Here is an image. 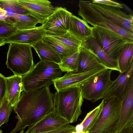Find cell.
I'll return each mask as SVG.
<instances>
[{
    "mask_svg": "<svg viewBox=\"0 0 133 133\" xmlns=\"http://www.w3.org/2000/svg\"><path fill=\"white\" fill-rule=\"evenodd\" d=\"M53 96L49 86L28 92L23 91L14 107L18 121L10 133L24 130L27 126L33 125L53 111Z\"/></svg>",
    "mask_w": 133,
    "mask_h": 133,
    "instance_id": "1",
    "label": "cell"
},
{
    "mask_svg": "<svg viewBox=\"0 0 133 133\" xmlns=\"http://www.w3.org/2000/svg\"><path fill=\"white\" fill-rule=\"evenodd\" d=\"M62 74L58 64L41 60L29 72L22 76L23 90L28 92L49 87Z\"/></svg>",
    "mask_w": 133,
    "mask_h": 133,
    "instance_id": "2",
    "label": "cell"
},
{
    "mask_svg": "<svg viewBox=\"0 0 133 133\" xmlns=\"http://www.w3.org/2000/svg\"><path fill=\"white\" fill-rule=\"evenodd\" d=\"M83 101L79 87L57 91L54 94V110L69 124L74 123L82 113Z\"/></svg>",
    "mask_w": 133,
    "mask_h": 133,
    "instance_id": "3",
    "label": "cell"
},
{
    "mask_svg": "<svg viewBox=\"0 0 133 133\" xmlns=\"http://www.w3.org/2000/svg\"><path fill=\"white\" fill-rule=\"evenodd\" d=\"M31 47L27 44H10L6 64L14 75L22 76L29 72L34 66Z\"/></svg>",
    "mask_w": 133,
    "mask_h": 133,
    "instance_id": "4",
    "label": "cell"
},
{
    "mask_svg": "<svg viewBox=\"0 0 133 133\" xmlns=\"http://www.w3.org/2000/svg\"><path fill=\"white\" fill-rule=\"evenodd\" d=\"M78 15L88 24L113 31L127 41L133 42V34L114 21L103 17L90 5L88 1H79Z\"/></svg>",
    "mask_w": 133,
    "mask_h": 133,
    "instance_id": "5",
    "label": "cell"
},
{
    "mask_svg": "<svg viewBox=\"0 0 133 133\" xmlns=\"http://www.w3.org/2000/svg\"><path fill=\"white\" fill-rule=\"evenodd\" d=\"M103 100V108L100 116L89 133H116L121 101L114 97Z\"/></svg>",
    "mask_w": 133,
    "mask_h": 133,
    "instance_id": "6",
    "label": "cell"
},
{
    "mask_svg": "<svg viewBox=\"0 0 133 133\" xmlns=\"http://www.w3.org/2000/svg\"><path fill=\"white\" fill-rule=\"evenodd\" d=\"M93 28L92 36L99 46L107 55L117 60L127 41L113 31L96 26Z\"/></svg>",
    "mask_w": 133,
    "mask_h": 133,
    "instance_id": "7",
    "label": "cell"
},
{
    "mask_svg": "<svg viewBox=\"0 0 133 133\" xmlns=\"http://www.w3.org/2000/svg\"><path fill=\"white\" fill-rule=\"evenodd\" d=\"M112 70L106 69L79 87L84 99L94 103L102 99L111 84Z\"/></svg>",
    "mask_w": 133,
    "mask_h": 133,
    "instance_id": "8",
    "label": "cell"
},
{
    "mask_svg": "<svg viewBox=\"0 0 133 133\" xmlns=\"http://www.w3.org/2000/svg\"><path fill=\"white\" fill-rule=\"evenodd\" d=\"M72 13L66 8L56 7L53 13L42 25L46 36L63 35L69 31Z\"/></svg>",
    "mask_w": 133,
    "mask_h": 133,
    "instance_id": "9",
    "label": "cell"
},
{
    "mask_svg": "<svg viewBox=\"0 0 133 133\" xmlns=\"http://www.w3.org/2000/svg\"><path fill=\"white\" fill-rule=\"evenodd\" d=\"M106 69H107L104 66H102L86 72H67L63 76L54 80L53 84L57 91L69 88L79 87Z\"/></svg>",
    "mask_w": 133,
    "mask_h": 133,
    "instance_id": "10",
    "label": "cell"
},
{
    "mask_svg": "<svg viewBox=\"0 0 133 133\" xmlns=\"http://www.w3.org/2000/svg\"><path fill=\"white\" fill-rule=\"evenodd\" d=\"M90 5L104 17L118 24L133 34V18L122 11L119 8L92 3L88 1Z\"/></svg>",
    "mask_w": 133,
    "mask_h": 133,
    "instance_id": "11",
    "label": "cell"
},
{
    "mask_svg": "<svg viewBox=\"0 0 133 133\" xmlns=\"http://www.w3.org/2000/svg\"><path fill=\"white\" fill-rule=\"evenodd\" d=\"M133 80V63L124 72L120 73L118 77L112 83L103 98L104 100L112 97L121 101L131 81Z\"/></svg>",
    "mask_w": 133,
    "mask_h": 133,
    "instance_id": "12",
    "label": "cell"
},
{
    "mask_svg": "<svg viewBox=\"0 0 133 133\" xmlns=\"http://www.w3.org/2000/svg\"><path fill=\"white\" fill-rule=\"evenodd\" d=\"M46 34L42 26L17 31L5 38L6 43H16L29 45L31 47L42 40Z\"/></svg>",
    "mask_w": 133,
    "mask_h": 133,
    "instance_id": "13",
    "label": "cell"
},
{
    "mask_svg": "<svg viewBox=\"0 0 133 133\" xmlns=\"http://www.w3.org/2000/svg\"><path fill=\"white\" fill-rule=\"evenodd\" d=\"M69 124L54 110L33 125L29 127L27 133H41L56 129Z\"/></svg>",
    "mask_w": 133,
    "mask_h": 133,
    "instance_id": "14",
    "label": "cell"
},
{
    "mask_svg": "<svg viewBox=\"0 0 133 133\" xmlns=\"http://www.w3.org/2000/svg\"><path fill=\"white\" fill-rule=\"evenodd\" d=\"M30 11L42 25L55 9L51 2L47 0H18Z\"/></svg>",
    "mask_w": 133,
    "mask_h": 133,
    "instance_id": "15",
    "label": "cell"
},
{
    "mask_svg": "<svg viewBox=\"0 0 133 133\" xmlns=\"http://www.w3.org/2000/svg\"><path fill=\"white\" fill-rule=\"evenodd\" d=\"M132 120L133 80L131 81L121 101L116 133H120L123 128Z\"/></svg>",
    "mask_w": 133,
    "mask_h": 133,
    "instance_id": "16",
    "label": "cell"
},
{
    "mask_svg": "<svg viewBox=\"0 0 133 133\" xmlns=\"http://www.w3.org/2000/svg\"><path fill=\"white\" fill-rule=\"evenodd\" d=\"M82 46L92 51L106 69L119 72L117 60L111 58L103 51L92 36L82 42Z\"/></svg>",
    "mask_w": 133,
    "mask_h": 133,
    "instance_id": "17",
    "label": "cell"
},
{
    "mask_svg": "<svg viewBox=\"0 0 133 133\" xmlns=\"http://www.w3.org/2000/svg\"><path fill=\"white\" fill-rule=\"evenodd\" d=\"M93 28L83 19L73 15H72L69 31L82 43L92 36Z\"/></svg>",
    "mask_w": 133,
    "mask_h": 133,
    "instance_id": "18",
    "label": "cell"
},
{
    "mask_svg": "<svg viewBox=\"0 0 133 133\" xmlns=\"http://www.w3.org/2000/svg\"><path fill=\"white\" fill-rule=\"evenodd\" d=\"M102 66H104L92 51L82 46L77 72H86Z\"/></svg>",
    "mask_w": 133,
    "mask_h": 133,
    "instance_id": "19",
    "label": "cell"
},
{
    "mask_svg": "<svg viewBox=\"0 0 133 133\" xmlns=\"http://www.w3.org/2000/svg\"><path fill=\"white\" fill-rule=\"evenodd\" d=\"M22 76L14 75L5 77L6 97L14 106L18 102L23 90Z\"/></svg>",
    "mask_w": 133,
    "mask_h": 133,
    "instance_id": "20",
    "label": "cell"
},
{
    "mask_svg": "<svg viewBox=\"0 0 133 133\" xmlns=\"http://www.w3.org/2000/svg\"><path fill=\"white\" fill-rule=\"evenodd\" d=\"M32 47L35 50L41 60L51 62L59 64L61 60L58 55L48 44L42 40Z\"/></svg>",
    "mask_w": 133,
    "mask_h": 133,
    "instance_id": "21",
    "label": "cell"
},
{
    "mask_svg": "<svg viewBox=\"0 0 133 133\" xmlns=\"http://www.w3.org/2000/svg\"><path fill=\"white\" fill-rule=\"evenodd\" d=\"M117 61L120 73L124 72L133 63V42L127 41Z\"/></svg>",
    "mask_w": 133,
    "mask_h": 133,
    "instance_id": "22",
    "label": "cell"
},
{
    "mask_svg": "<svg viewBox=\"0 0 133 133\" xmlns=\"http://www.w3.org/2000/svg\"><path fill=\"white\" fill-rule=\"evenodd\" d=\"M7 20L19 30L35 28L36 25L39 23L36 18L30 15L16 14L8 17Z\"/></svg>",
    "mask_w": 133,
    "mask_h": 133,
    "instance_id": "23",
    "label": "cell"
},
{
    "mask_svg": "<svg viewBox=\"0 0 133 133\" xmlns=\"http://www.w3.org/2000/svg\"><path fill=\"white\" fill-rule=\"evenodd\" d=\"M0 8L5 11L7 17H11L17 14L30 15L35 17L34 15L22 5L18 0H0Z\"/></svg>",
    "mask_w": 133,
    "mask_h": 133,
    "instance_id": "24",
    "label": "cell"
},
{
    "mask_svg": "<svg viewBox=\"0 0 133 133\" xmlns=\"http://www.w3.org/2000/svg\"><path fill=\"white\" fill-rule=\"evenodd\" d=\"M103 101L92 111L87 113L81 123L83 127V131L84 133H89L98 122L103 109Z\"/></svg>",
    "mask_w": 133,
    "mask_h": 133,
    "instance_id": "25",
    "label": "cell"
},
{
    "mask_svg": "<svg viewBox=\"0 0 133 133\" xmlns=\"http://www.w3.org/2000/svg\"><path fill=\"white\" fill-rule=\"evenodd\" d=\"M42 41L49 45L56 52L61 60L77 51L74 50L69 48L51 36H46Z\"/></svg>",
    "mask_w": 133,
    "mask_h": 133,
    "instance_id": "26",
    "label": "cell"
},
{
    "mask_svg": "<svg viewBox=\"0 0 133 133\" xmlns=\"http://www.w3.org/2000/svg\"><path fill=\"white\" fill-rule=\"evenodd\" d=\"M80 52V49L61 60L58 65L62 72H77Z\"/></svg>",
    "mask_w": 133,
    "mask_h": 133,
    "instance_id": "27",
    "label": "cell"
},
{
    "mask_svg": "<svg viewBox=\"0 0 133 133\" xmlns=\"http://www.w3.org/2000/svg\"><path fill=\"white\" fill-rule=\"evenodd\" d=\"M51 37L73 50H78L82 47V42L75 37L69 31L62 36Z\"/></svg>",
    "mask_w": 133,
    "mask_h": 133,
    "instance_id": "28",
    "label": "cell"
},
{
    "mask_svg": "<svg viewBox=\"0 0 133 133\" xmlns=\"http://www.w3.org/2000/svg\"><path fill=\"white\" fill-rule=\"evenodd\" d=\"M14 107L6 97L0 108V128L3 124L8 122Z\"/></svg>",
    "mask_w": 133,
    "mask_h": 133,
    "instance_id": "29",
    "label": "cell"
},
{
    "mask_svg": "<svg viewBox=\"0 0 133 133\" xmlns=\"http://www.w3.org/2000/svg\"><path fill=\"white\" fill-rule=\"evenodd\" d=\"M18 30L11 23L4 20H0V38H5Z\"/></svg>",
    "mask_w": 133,
    "mask_h": 133,
    "instance_id": "30",
    "label": "cell"
},
{
    "mask_svg": "<svg viewBox=\"0 0 133 133\" xmlns=\"http://www.w3.org/2000/svg\"><path fill=\"white\" fill-rule=\"evenodd\" d=\"M75 131V127L68 124L52 130L41 133H71ZM19 133H27L22 129Z\"/></svg>",
    "mask_w": 133,
    "mask_h": 133,
    "instance_id": "31",
    "label": "cell"
},
{
    "mask_svg": "<svg viewBox=\"0 0 133 133\" xmlns=\"http://www.w3.org/2000/svg\"><path fill=\"white\" fill-rule=\"evenodd\" d=\"M5 77L0 73V108L6 97Z\"/></svg>",
    "mask_w": 133,
    "mask_h": 133,
    "instance_id": "32",
    "label": "cell"
},
{
    "mask_svg": "<svg viewBox=\"0 0 133 133\" xmlns=\"http://www.w3.org/2000/svg\"><path fill=\"white\" fill-rule=\"evenodd\" d=\"M91 1L92 3L117 7L120 9L123 8V6L122 4L118 2L110 0H93Z\"/></svg>",
    "mask_w": 133,
    "mask_h": 133,
    "instance_id": "33",
    "label": "cell"
},
{
    "mask_svg": "<svg viewBox=\"0 0 133 133\" xmlns=\"http://www.w3.org/2000/svg\"><path fill=\"white\" fill-rule=\"evenodd\" d=\"M120 133H133V120L123 128Z\"/></svg>",
    "mask_w": 133,
    "mask_h": 133,
    "instance_id": "34",
    "label": "cell"
},
{
    "mask_svg": "<svg viewBox=\"0 0 133 133\" xmlns=\"http://www.w3.org/2000/svg\"><path fill=\"white\" fill-rule=\"evenodd\" d=\"M7 17L5 11L0 8V20L5 21Z\"/></svg>",
    "mask_w": 133,
    "mask_h": 133,
    "instance_id": "35",
    "label": "cell"
},
{
    "mask_svg": "<svg viewBox=\"0 0 133 133\" xmlns=\"http://www.w3.org/2000/svg\"><path fill=\"white\" fill-rule=\"evenodd\" d=\"M6 41L5 38H0V47L6 44Z\"/></svg>",
    "mask_w": 133,
    "mask_h": 133,
    "instance_id": "36",
    "label": "cell"
},
{
    "mask_svg": "<svg viewBox=\"0 0 133 133\" xmlns=\"http://www.w3.org/2000/svg\"><path fill=\"white\" fill-rule=\"evenodd\" d=\"M71 133H84L83 131L82 132H78L76 131L72 132Z\"/></svg>",
    "mask_w": 133,
    "mask_h": 133,
    "instance_id": "37",
    "label": "cell"
},
{
    "mask_svg": "<svg viewBox=\"0 0 133 133\" xmlns=\"http://www.w3.org/2000/svg\"><path fill=\"white\" fill-rule=\"evenodd\" d=\"M2 130L0 129V133H2Z\"/></svg>",
    "mask_w": 133,
    "mask_h": 133,
    "instance_id": "38",
    "label": "cell"
}]
</instances>
